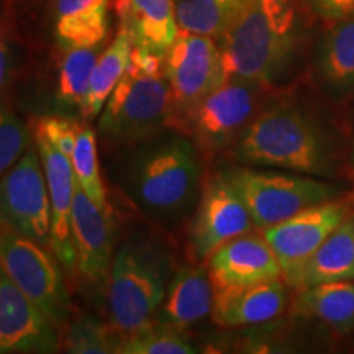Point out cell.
<instances>
[{"label":"cell","mask_w":354,"mask_h":354,"mask_svg":"<svg viewBox=\"0 0 354 354\" xmlns=\"http://www.w3.org/2000/svg\"><path fill=\"white\" fill-rule=\"evenodd\" d=\"M263 87L250 79L228 77L194 105L174 130L185 133L203 158L230 149L261 110Z\"/></svg>","instance_id":"cell-7"},{"label":"cell","mask_w":354,"mask_h":354,"mask_svg":"<svg viewBox=\"0 0 354 354\" xmlns=\"http://www.w3.org/2000/svg\"><path fill=\"white\" fill-rule=\"evenodd\" d=\"M230 151L243 166L276 167L307 176L333 171L325 135L308 115L289 104L261 109Z\"/></svg>","instance_id":"cell-4"},{"label":"cell","mask_w":354,"mask_h":354,"mask_svg":"<svg viewBox=\"0 0 354 354\" xmlns=\"http://www.w3.org/2000/svg\"><path fill=\"white\" fill-rule=\"evenodd\" d=\"M30 143V130L12 110H0V179L26 151Z\"/></svg>","instance_id":"cell-30"},{"label":"cell","mask_w":354,"mask_h":354,"mask_svg":"<svg viewBox=\"0 0 354 354\" xmlns=\"http://www.w3.org/2000/svg\"><path fill=\"white\" fill-rule=\"evenodd\" d=\"M349 215L351 203L333 198L308 207L290 218L261 232L277 256L287 284L290 286L302 266Z\"/></svg>","instance_id":"cell-12"},{"label":"cell","mask_w":354,"mask_h":354,"mask_svg":"<svg viewBox=\"0 0 354 354\" xmlns=\"http://www.w3.org/2000/svg\"><path fill=\"white\" fill-rule=\"evenodd\" d=\"M287 304L289 284L284 279L238 289H215L210 318L221 328L261 325L281 317Z\"/></svg>","instance_id":"cell-17"},{"label":"cell","mask_w":354,"mask_h":354,"mask_svg":"<svg viewBox=\"0 0 354 354\" xmlns=\"http://www.w3.org/2000/svg\"><path fill=\"white\" fill-rule=\"evenodd\" d=\"M214 289H238L284 279L272 248L261 234L245 233L221 245L207 259Z\"/></svg>","instance_id":"cell-15"},{"label":"cell","mask_w":354,"mask_h":354,"mask_svg":"<svg viewBox=\"0 0 354 354\" xmlns=\"http://www.w3.org/2000/svg\"><path fill=\"white\" fill-rule=\"evenodd\" d=\"M131 35L128 32L125 20L120 19V26H118L113 41L100 53L91 79H88L87 92L84 95L81 110H79L82 118L94 120L95 117H99L105 102L109 100L113 88L127 73L131 61Z\"/></svg>","instance_id":"cell-22"},{"label":"cell","mask_w":354,"mask_h":354,"mask_svg":"<svg viewBox=\"0 0 354 354\" xmlns=\"http://www.w3.org/2000/svg\"><path fill=\"white\" fill-rule=\"evenodd\" d=\"M299 24L292 0H246L220 37L227 77L271 84L284 73L297 44Z\"/></svg>","instance_id":"cell-3"},{"label":"cell","mask_w":354,"mask_h":354,"mask_svg":"<svg viewBox=\"0 0 354 354\" xmlns=\"http://www.w3.org/2000/svg\"><path fill=\"white\" fill-rule=\"evenodd\" d=\"M165 76L171 91V128L228 79L215 39L180 30L165 56Z\"/></svg>","instance_id":"cell-11"},{"label":"cell","mask_w":354,"mask_h":354,"mask_svg":"<svg viewBox=\"0 0 354 354\" xmlns=\"http://www.w3.org/2000/svg\"><path fill=\"white\" fill-rule=\"evenodd\" d=\"M351 162H353V167H354V151H353V156H351Z\"/></svg>","instance_id":"cell-34"},{"label":"cell","mask_w":354,"mask_h":354,"mask_svg":"<svg viewBox=\"0 0 354 354\" xmlns=\"http://www.w3.org/2000/svg\"><path fill=\"white\" fill-rule=\"evenodd\" d=\"M135 50L165 59L179 33L174 0H125L120 7Z\"/></svg>","instance_id":"cell-19"},{"label":"cell","mask_w":354,"mask_h":354,"mask_svg":"<svg viewBox=\"0 0 354 354\" xmlns=\"http://www.w3.org/2000/svg\"><path fill=\"white\" fill-rule=\"evenodd\" d=\"M214 295L209 269L197 263L177 264L153 322L174 330H187L210 317Z\"/></svg>","instance_id":"cell-18"},{"label":"cell","mask_w":354,"mask_h":354,"mask_svg":"<svg viewBox=\"0 0 354 354\" xmlns=\"http://www.w3.org/2000/svg\"><path fill=\"white\" fill-rule=\"evenodd\" d=\"M323 81L335 88L354 87V17L338 21L323 39L318 57Z\"/></svg>","instance_id":"cell-25"},{"label":"cell","mask_w":354,"mask_h":354,"mask_svg":"<svg viewBox=\"0 0 354 354\" xmlns=\"http://www.w3.org/2000/svg\"><path fill=\"white\" fill-rule=\"evenodd\" d=\"M51 202V250L63 264L64 271L76 272V251L71 233V212L77 180L71 158L53 146L44 136L33 133Z\"/></svg>","instance_id":"cell-16"},{"label":"cell","mask_w":354,"mask_h":354,"mask_svg":"<svg viewBox=\"0 0 354 354\" xmlns=\"http://www.w3.org/2000/svg\"><path fill=\"white\" fill-rule=\"evenodd\" d=\"M71 233L76 251V276L92 289L107 287L117 248V227L112 207L102 209L76 187L71 212Z\"/></svg>","instance_id":"cell-13"},{"label":"cell","mask_w":354,"mask_h":354,"mask_svg":"<svg viewBox=\"0 0 354 354\" xmlns=\"http://www.w3.org/2000/svg\"><path fill=\"white\" fill-rule=\"evenodd\" d=\"M177 268L172 248L161 233L135 228L117 248L107 282L110 326L127 336L153 323Z\"/></svg>","instance_id":"cell-2"},{"label":"cell","mask_w":354,"mask_h":354,"mask_svg":"<svg viewBox=\"0 0 354 354\" xmlns=\"http://www.w3.org/2000/svg\"><path fill=\"white\" fill-rule=\"evenodd\" d=\"M76 180L84 192L102 209H107V190L102 180L99 171V156H97V138L95 131L88 125H82L79 131L76 146L71 154Z\"/></svg>","instance_id":"cell-29"},{"label":"cell","mask_w":354,"mask_h":354,"mask_svg":"<svg viewBox=\"0 0 354 354\" xmlns=\"http://www.w3.org/2000/svg\"><path fill=\"white\" fill-rule=\"evenodd\" d=\"M110 0H56L55 35L63 51L104 44Z\"/></svg>","instance_id":"cell-21"},{"label":"cell","mask_w":354,"mask_h":354,"mask_svg":"<svg viewBox=\"0 0 354 354\" xmlns=\"http://www.w3.org/2000/svg\"><path fill=\"white\" fill-rule=\"evenodd\" d=\"M61 331L0 266V354H53Z\"/></svg>","instance_id":"cell-14"},{"label":"cell","mask_w":354,"mask_h":354,"mask_svg":"<svg viewBox=\"0 0 354 354\" xmlns=\"http://www.w3.org/2000/svg\"><path fill=\"white\" fill-rule=\"evenodd\" d=\"M0 227L51 248V202L35 141L0 179Z\"/></svg>","instance_id":"cell-10"},{"label":"cell","mask_w":354,"mask_h":354,"mask_svg":"<svg viewBox=\"0 0 354 354\" xmlns=\"http://www.w3.org/2000/svg\"><path fill=\"white\" fill-rule=\"evenodd\" d=\"M246 0H174L180 32L220 38Z\"/></svg>","instance_id":"cell-24"},{"label":"cell","mask_w":354,"mask_h":354,"mask_svg":"<svg viewBox=\"0 0 354 354\" xmlns=\"http://www.w3.org/2000/svg\"><path fill=\"white\" fill-rule=\"evenodd\" d=\"M322 19L330 21H342L354 17V0H305Z\"/></svg>","instance_id":"cell-33"},{"label":"cell","mask_w":354,"mask_h":354,"mask_svg":"<svg viewBox=\"0 0 354 354\" xmlns=\"http://www.w3.org/2000/svg\"><path fill=\"white\" fill-rule=\"evenodd\" d=\"M82 123L71 117H41L33 123V133L41 135L55 146L57 151L71 158L76 146Z\"/></svg>","instance_id":"cell-31"},{"label":"cell","mask_w":354,"mask_h":354,"mask_svg":"<svg viewBox=\"0 0 354 354\" xmlns=\"http://www.w3.org/2000/svg\"><path fill=\"white\" fill-rule=\"evenodd\" d=\"M202 153L187 135L165 130L133 146L123 171V189L133 205L162 227L183 223L202 189Z\"/></svg>","instance_id":"cell-1"},{"label":"cell","mask_w":354,"mask_h":354,"mask_svg":"<svg viewBox=\"0 0 354 354\" xmlns=\"http://www.w3.org/2000/svg\"><path fill=\"white\" fill-rule=\"evenodd\" d=\"M102 51H104L102 44L71 48V50L64 51L56 87V102L61 107L81 110L84 95L87 92L88 79H91V74Z\"/></svg>","instance_id":"cell-26"},{"label":"cell","mask_w":354,"mask_h":354,"mask_svg":"<svg viewBox=\"0 0 354 354\" xmlns=\"http://www.w3.org/2000/svg\"><path fill=\"white\" fill-rule=\"evenodd\" d=\"M354 281V216L338 225L290 282L292 289Z\"/></svg>","instance_id":"cell-20"},{"label":"cell","mask_w":354,"mask_h":354,"mask_svg":"<svg viewBox=\"0 0 354 354\" xmlns=\"http://www.w3.org/2000/svg\"><path fill=\"white\" fill-rule=\"evenodd\" d=\"M167 128L171 91L165 73H149L130 61L100 112V136L110 145L133 148Z\"/></svg>","instance_id":"cell-5"},{"label":"cell","mask_w":354,"mask_h":354,"mask_svg":"<svg viewBox=\"0 0 354 354\" xmlns=\"http://www.w3.org/2000/svg\"><path fill=\"white\" fill-rule=\"evenodd\" d=\"M253 228L250 210L227 172H214L202 184L187 228L185 243L190 263H207L221 245Z\"/></svg>","instance_id":"cell-9"},{"label":"cell","mask_w":354,"mask_h":354,"mask_svg":"<svg viewBox=\"0 0 354 354\" xmlns=\"http://www.w3.org/2000/svg\"><path fill=\"white\" fill-rule=\"evenodd\" d=\"M353 205H354V196H353Z\"/></svg>","instance_id":"cell-35"},{"label":"cell","mask_w":354,"mask_h":354,"mask_svg":"<svg viewBox=\"0 0 354 354\" xmlns=\"http://www.w3.org/2000/svg\"><path fill=\"white\" fill-rule=\"evenodd\" d=\"M225 172L241 194L254 228L261 232L308 207L338 198L339 194L333 184L290 171H259L253 166H236Z\"/></svg>","instance_id":"cell-6"},{"label":"cell","mask_w":354,"mask_h":354,"mask_svg":"<svg viewBox=\"0 0 354 354\" xmlns=\"http://www.w3.org/2000/svg\"><path fill=\"white\" fill-rule=\"evenodd\" d=\"M0 266L53 325L63 331L71 318V297L64 268L51 248L0 227Z\"/></svg>","instance_id":"cell-8"},{"label":"cell","mask_w":354,"mask_h":354,"mask_svg":"<svg viewBox=\"0 0 354 354\" xmlns=\"http://www.w3.org/2000/svg\"><path fill=\"white\" fill-rule=\"evenodd\" d=\"M196 346L180 330L149 323L135 333L122 336L117 354H194Z\"/></svg>","instance_id":"cell-28"},{"label":"cell","mask_w":354,"mask_h":354,"mask_svg":"<svg viewBox=\"0 0 354 354\" xmlns=\"http://www.w3.org/2000/svg\"><path fill=\"white\" fill-rule=\"evenodd\" d=\"M63 348L73 354H117L122 335L110 323L100 322L91 313H79L66 325Z\"/></svg>","instance_id":"cell-27"},{"label":"cell","mask_w":354,"mask_h":354,"mask_svg":"<svg viewBox=\"0 0 354 354\" xmlns=\"http://www.w3.org/2000/svg\"><path fill=\"white\" fill-rule=\"evenodd\" d=\"M295 310L320 320L336 333L354 328V281L328 282L299 290Z\"/></svg>","instance_id":"cell-23"},{"label":"cell","mask_w":354,"mask_h":354,"mask_svg":"<svg viewBox=\"0 0 354 354\" xmlns=\"http://www.w3.org/2000/svg\"><path fill=\"white\" fill-rule=\"evenodd\" d=\"M13 79V55L8 37L0 25V110L8 109V94H10Z\"/></svg>","instance_id":"cell-32"}]
</instances>
